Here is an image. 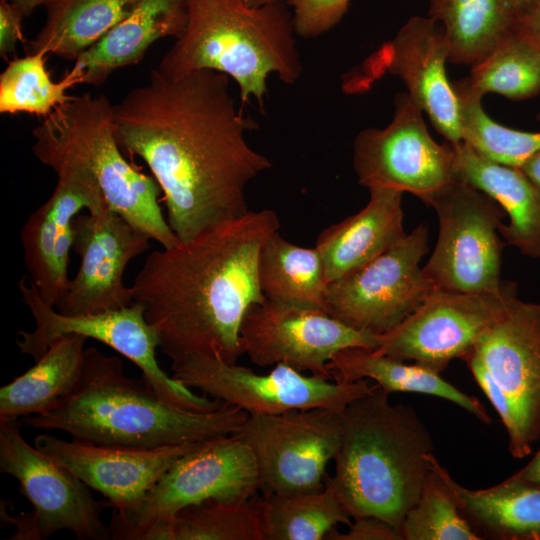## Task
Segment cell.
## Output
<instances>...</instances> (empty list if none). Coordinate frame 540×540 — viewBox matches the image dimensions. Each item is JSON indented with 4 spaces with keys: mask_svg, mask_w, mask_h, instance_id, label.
<instances>
[{
    "mask_svg": "<svg viewBox=\"0 0 540 540\" xmlns=\"http://www.w3.org/2000/svg\"><path fill=\"white\" fill-rule=\"evenodd\" d=\"M113 125L122 151L150 169L182 242L247 213L248 184L272 166L245 138L258 123L236 108L229 77L214 70L169 77L153 69L113 106Z\"/></svg>",
    "mask_w": 540,
    "mask_h": 540,
    "instance_id": "1",
    "label": "cell"
},
{
    "mask_svg": "<svg viewBox=\"0 0 540 540\" xmlns=\"http://www.w3.org/2000/svg\"><path fill=\"white\" fill-rule=\"evenodd\" d=\"M279 228L275 211L249 210L148 254L130 286L132 298L144 306L172 364L193 355L237 363L244 354L243 318L250 306L266 300L258 281L259 253Z\"/></svg>",
    "mask_w": 540,
    "mask_h": 540,
    "instance_id": "2",
    "label": "cell"
},
{
    "mask_svg": "<svg viewBox=\"0 0 540 540\" xmlns=\"http://www.w3.org/2000/svg\"><path fill=\"white\" fill-rule=\"evenodd\" d=\"M247 416L226 404L212 411L171 404L143 377L126 375L119 357L92 346L85 349L72 391L50 411L23 418L22 425L60 430L71 439L93 444L153 449L234 434Z\"/></svg>",
    "mask_w": 540,
    "mask_h": 540,
    "instance_id": "3",
    "label": "cell"
},
{
    "mask_svg": "<svg viewBox=\"0 0 540 540\" xmlns=\"http://www.w3.org/2000/svg\"><path fill=\"white\" fill-rule=\"evenodd\" d=\"M376 383L342 411L331 487L352 518L373 516L398 530L431 471L432 436L417 412L392 404Z\"/></svg>",
    "mask_w": 540,
    "mask_h": 540,
    "instance_id": "4",
    "label": "cell"
},
{
    "mask_svg": "<svg viewBox=\"0 0 540 540\" xmlns=\"http://www.w3.org/2000/svg\"><path fill=\"white\" fill-rule=\"evenodd\" d=\"M289 8L286 2L250 7L244 0H187L186 28L156 69L169 77L223 73L239 85L243 104L253 97L263 109L269 74L293 84L302 73Z\"/></svg>",
    "mask_w": 540,
    "mask_h": 540,
    "instance_id": "5",
    "label": "cell"
},
{
    "mask_svg": "<svg viewBox=\"0 0 540 540\" xmlns=\"http://www.w3.org/2000/svg\"><path fill=\"white\" fill-rule=\"evenodd\" d=\"M32 152L54 172L76 168L100 188L109 209L157 241L163 248L181 241L159 206L155 179L131 163L117 143L113 105L104 95L72 96L33 129Z\"/></svg>",
    "mask_w": 540,
    "mask_h": 540,
    "instance_id": "6",
    "label": "cell"
},
{
    "mask_svg": "<svg viewBox=\"0 0 540 540\" xmlns=\"http://www.w3.org/2000/svg\"><path fill=\"white\" fill-rule=\"evenodd\" d=\"M18 288L35 323L32 331H18L21 339L17 340V345L22 354L37 361L56 339L69 334L82 335L109 346L133 362L152 390L171 404L197 411H212L223 405L206 395L196 394L159 365L156 357L159 340L146 319L142 304L133 302L115 310L66 315L43 300L29 277H22Z\"/></svg>",
    "mask_w": 540,
    "mask_h": 540,
    "instance_id": "7",
    "label": "cell"
},
{
    "mask_svg": "<svg viewBox=\"0 0 540 540\" xmlns=\"http://www.w3.org/2000/svg\"><path fill=\"white\" fill-rule=\"evenodd\" d=\"M19 419H0V472L14 477L21 493L32 505L28 513L5 521L15 526L12 540H43L60 530L79 540H107L110 528L101 518L111 507L95 499L89 487L71 471L23 438Z\"/></svg>",
    "mask_w": 540,
    "mask_h": 540,
    "instance_id": "8",
    "label": "cell"
},
{
    "mask_svg": "<svg viewBox=\"0 0 540 540\" xmlns=\"http://www.w3.org/2000/svg\"><path fill=\"white\" fill-rule=\"evenodd\" d=\"M437 214L438 238L422 268L434 289L463 293H500L504 243L499 238L503 208L474 186L456 180L428 204Z\"/></svg>",
    "mask_w": 540,
    "mask_h": 540,
    "instance_id": "9",
    "label": "cell"
},
{
    "mask_svg": "<svg viewBox=\"0 0 540 540\" xmlns=\"http://www.w3.org/2000/svg\"><path fill=\"white\" fill-rule=\"evenodd\" d=\"M261 490L255 456L236 434L200 443L180 457L149 490L136 510L113 513L111 538L135 540L156 522H173L183 508L206 500H247Z\"/></svg>",
    "mask_w": 540,
    "mask_h": 540,
    "instance_id": "10",
    "label": "cell"
},
{
    "mask_svg": "<svg viewBox=\"0 0 540 540\" xmlns=\"http://www.w3.org/2000/svg\"><path fill=\"white\" fill-rule=\"evenodd\" d=\"M171 369V376L186 387L248 414H279L316 407L342 411L374 386L367 379L347 383L305 375L283 363L259 374L209 355L189 356L171 364Z\"/></svg>",
    "mask_w": 540,
    "mask_h": 540,
    "instance_id": "11",
    "label": "cell"
},
{
    "mask_svg": "<svg viewBox=\"0 0 540 540\" xmlns=\"http://www.w3.org/2000/svg\"><path fill=\"white\" fill-rule=\"evenodd\" d=\"M353 168L358 183L369 190L409 192L426 205L458 180L451 142L438 144L433 140L423 111L407 93L395 96V114L388 126L358 133Z\"/></svg>",
    "mask_w": 540,
    "mask_h": 540,
    "instance_id": "12",
    "label": "cell"
},
{
    "mask_svg": "<svg viewBox=\"0 0 540 540\" xmlns=\"http://www.w3.org/2000/svg\"><path fill=\"white\" fill-rule=\"evenodd\" d=\"M342 411L316 407L248 414L234 434L255 456L263 494L313 492L325 487L326 468L341 443Z\"/></svg>",
    "mask_w": 540,
    "mask_h": 540,
    "instance_id": "13",
    "label": "cell"
},
{
    "mask_svg": "<svg viewBox=\"0 0 540 540\" xmlns=\"http://www.w3.org/2000/svg\"><path fill=\"white\" fill-rule=\"evenodd\" d=\"M427 252L428 230L420 224L363 267L329 283L327 313L375 335L394 329L434 289L420 267Z\"/></svg>",
    "mask_w": 540,
    "mask_h": 540,
    "instance_id": "14",
    "label": "cell"
},
{
    "mask_svg": "<svg viewBox=\"0 0 540 540\" xmlns=\"http://www.w3.org/2000/svg\"><path fill=\"white\" fill-rule=\"evenodd\" d=\"M516 286L500 293H463L433 289L421 305L389 332L379 335L377 353L441 373L462 359L499 319Z\"/></svg>",
    "mask_w": 540,
    "mask_h": 540,
    "instance_id": "15",
    "label": "cell"
},
{
    "mask_svg": "<svg viewBox=\"0 0 540 540\" xmlns=\"http://www.w3.org/2000/svg\"><path fill=\"white\" fill-rule=\"evenodd\" d=\"M463 360L481 365L511 406L512 457L529 456L540 439V305L514 295Z\"/></svg>",
    "mask_w": 540,
    "mask_h": 540,
    "instance_id": "16",
    "label": "cell"
},
{
    "mask_svg": "<svg viewBox=\"0 0 540 540\" xmlns=\"http://www.w3.org/2000/svg\"><path fill=\"white\" fill-rule=\"evenodd\" d=\"M240 336L253 364L283 363L324 379H331L327 363L335 353L348 347L377 349L380 341L379 335L353 329L326 312L268 300L249 307Z\"/></svg>",
    "mask_w": 540,
    "mask_h": 540,
    "instance_id": "17",
    "label": "cell"
},
{
    "mask_svg": "<svg viewBox=\"0 0 540 540\" xmlns=\"http://www.w3.org/2000/svg\"><path fill=\"white\" fill-rule=\"evenodd\" d=\"M449 47L442 27L429 17L413 16L348 78L357 91L384 73L399 77L408 95L434 128L451 142L462 141L459 103L446 73Z\"/></svg>",
    "mask_w": 540,
    "mask_h": 540,
    "instance_id": "18",
    "label": "cell"
},
{
    "mask_svg": "<svg viewBox=\"0 0 540 540\" xmlns=\"http://www.w3.org/2000/svg\"><path fill=\"white\" fill-rule=\"evenodd\" d=\"M150 237L107 208L80 213L73 220L72 249L80 258L77 273L54 307L66 315L124 308L133 303L124 273L131 260L150 248Z\"/></svg>",
    "mask_w": 540,
    "mask_h": 540,
    "instance_id": "19",
    "label": "cell"
},
{
    "mask_svg": "<svg viewBox=\"0 0 540 540\" xmlns=\"http://www.w3.org/2000/svg\"><path fill=\"white\" fill-rule=\"evenodd\" d=\"M202 442L142 449L64 440L49 433L34 438L37 449L101 493L122 516L136 510L166 471Z\"/></svg>",
    "mask_w": 540,
    "mask_h": 540,
    "instance_id": "20",
    "label": "cell"
},
{
    "mask_svg": "<svg viewBox=\"0 0 540 540\" xmlns=\"http://www.w3.org/2000/svg\"><path fill=\"white\" fill-rule=\"evenodd\" d=\"M55 173L53 193L28 217L20 235L28 277L53 307L70 279L73 220L84 209L99 212L109 208L96 182L83 171L61 168Z\"/></svg>",
    "mask_w": 540,
    "mask_h": 540,
    "instance_id": "21",
    "label": "cell"
},
{
    "mask_svg": "<svg viewBox=\"0 0 540 540\" xmlns=\"http://www.w3.org/2000/svg\"><path fill=\"white\" fill-rule=\"evenodd\" d=\"M369 192V201L363 209L318 235L315 248L321 256L328 283L363 267L406 235L403 192L390 188Z\"/></svg>",
    "mask_w": 540,
    "mask_h": 540,
    "instance_id": "22",
    "label": "cell"
},
{
    "mask_svg": "<svg viewBox=\"0 0 540 540\" xmlns=\"http://www.w3.org/2000/svg\"><path fill=\"white\" fill-rule=\"evenodd\" d=\"M451 144L458 180L487 194L508 215L509 223L498 228L506 243L540 258V188L518 167L494 162L463 140Z\"/></svg>",
    "mask_w": 540,
    "mask_h": 540,
    "instance_id": "23",
    "label": "cell"
},
{
    "mask_svg": "<svg viewBox=\"0 0 540 540\" xmlns=\"http://www.w3.org/2000/svg\"><path fill=\"white\" fill-rule=\"evenodd\" d=\"M186 24L187 0H137L129 14L80 55L72 68L82 83L101 85L115 70L140 62L155 41L179 38Z\"/></svg>",
    "mask_w": 540,
    "mask_h": 540,
    "instance_id": "24",
    "label": "cell"
},
{
    "mask_svg": "<svg viewBox=\"0 0 540 540\" xmlns=\"http://www.w3.org/2000/svg\"><path fill=\"white\" fill-rule=\"evenodd\" d=\"M427 458L480 539L540 540L539 485L510 476L495 486L472 490L456 482L433 453Z\"/></svg>",
    "mask_w": 540,
    "mask_h": 540,
    "instance_id": "25",
    "label": "cell"
},
{
    "mask_svg": "<svg viewBox=\"0 0 540 540\" xmlns=\"http://www.w3.org/2000/svg\"><path fill=\"white\" fill-rule=\"evenodd\" d=\"M331 379L336 382H355L372 379L384 391L410 392L433 395L448 400L484 424L491 418L485 406L475 396H470L444 380L440 373L419 364L377 353L374 349L348 347L335 353L327 363Z\"/></svg>",
    "mask_w": 540,
    "mask_h": 540,
    "instance_id": "26",
    "label": "cell"
},
{
    "mask_svg": "<svg viewBox=\"0 0 540 540\" xmlns=\"http://www.w3.org/2000/svg\"><path fill=\"white\" fill-rule=\"evenodd\" d=\"M88 338L69 334L56 339L35 365L0 389V419L41 415L74 388Z\"/></svg>",
    "mask_w": 540,
    "mask_h": 540,
    "instance_id": "27",
    "label": "cell"
},
{
    "mask_svg": "<svg viewBox=\"0 0 540 540\" xmlns=\"http://www.w3.org/2000/svg\"><path fill=\"white\" fill-rule=\"evenodd\" d=\"M257 272L266 300L327 313L329 283L315 247L293 244L276 231L260 250Z\"/></svg>",
    "mask_w": 540,
    "mask_h": 540,
    "instance_id": "28",
    "label": "cell"
},
{
    "mask_svg": "<svg viewBox=\"0 0 540 540\" xmlns=\"http://www.w3.org/2000/svg\"><path fill=\"white\" fill-rule=\"evenodd\" d=\"M137 0H51L43 27L27 53L44 52L76 60L132 10Z\"/></svg>",
    "mask_w": 540,
    "mask_h": 540,
    "instance_id": "29",
    "label": "cell"
},
{
    "mask_svg": "<svg viewBox=\"0 0 540 540\" xmlns=\"http://www.w3.org/2000/svg\"><path fill=\"white\" fill-rule=\"evenodd\" d=\"M510 0H429L428 17L443 29L449 61L472 65L511 30Z\"/></svg>",
    "mask_w": 540,
    "mask_h": 540,
    "instance_id": "30",
    "label": "cell"
},
{
    "mask_svg": "<svg viewBox=\"0 0 540 540\" xmlns=\"http://www.w3.org/2000/svg\"><path fill=\"white\" fill-rule=\"evenodd\" d=\"M265 540H324L338 524H351V515L335 491L268 493L259 496Z\"/></svg>",
    "mask_w": 540,
    "mask_h": 540,
    "instance_id": "31",
    "label": "cell"
},
{
    "mask_svg": "<svg viewBox=\"0 0 540 540\" xmlns=\"http://www.w3.org/2000/svg\"><path fill=\"white\" fill-rule=\"evenodd\" d=\"M471 67L465 80L480 96L524 100L540 93V53L512 29Z\"/></svg>",
    "mask_w": 540,
    "mask_h": 540,
    "instance_id": "32",
    "label": "cell"
},
{
    "mask_svg": "<svg viewBox=\"0 0 540 540\" xmlns=\"http://www.w3.org/2000/svg\"><path fill=\"white\" fill-rule=\"evenodd\" d=\"M46 53H27L10 61L0 75V112H25L46 117L72 96L67 91L82 83L72 68L60 81H53L46 67Z\"/></svg>",
    "mask_w": 540,
    "mask_h": 540,
    "instance_id": "33",
    "label": "cell"
},
{
    "mask_svg": "<svg viewBox=\"0 0 540 540\" xmlns=\"http://www.w3.org/2000/svg\"><path fill=\"white\" fill-rule=\"evenodd\" d=\"M459 103L462 140L488 159L519 167L540 151V132L521 131L493 121L484 111L482 96L474 92L465 78L453 83Z\"/></svg>",
    "mask_w": 540,
    "mask_h": 540,
    "instance_id": "34",
    "label": "cell"
},
{
    "mask_svg": "<svg viewBox=\"0 0 540 540\" xmlns=\"http://www.w3.org/2000/svg\"><path fill=\"white\" fill-rule=\"evenodd\" d=\"M173 540H265L259 496L247 500H206L181 509Z\"/></svg>",
    "mask_w": 540,
    "mask_h": 540,
    "instance_id": "35",
    "label": "cell"
},
{
    "mask_svg": "<svg viewBox=\"0 0 540 540\" xmlns=\"http://www.w3.org/2000/svg\"><path fill=\"white\" fill-rule=\"evenodd\" d=\"M401 534L403 540H481L432 468L417 503L404 518Z\"/></svg>",
    "mask_w": 540,
    "mask_h": 540,
    "instance_id": "36",
    "label": "cell"
},
{
    "mask_svg": "<svg viewBox=\"0 0 540 540\" xmlns=\"http://www.w3.org/2000/svg\"><path fill=\"white\" fill-rule=\"evenodd\" d=\"M296 35L318 37L334 28L346 14L350 0H287Z\"/></svg>",
    "mask_w": 540,
    "mask_h": 540,
    "instance_id": "37",
    "label": "cell"
},
{
    "mask_svg": "<svg viewBox=\"0 0 540 540\" xmlns=\"http://www.w3.org/2000/svg\"><path fill=\"white\" fill-rule=\"evenodd\" d=\"M346 532L332 529L325 540H403L401 531L373 516L353 518Z\"/></svg>",
    "mask_w": 540,
    "mask_h": 540,
    "instance_id": "38",
    "label": "cell"
},
{
    "mask_svg": "<svg viewBox=\"0 0 540 540\" xmlns=\"http://www.w3.org/2000/svg\"><path fill=\"white\" fill-rule=\"evenodd\" d=\"M23 18L9 0H0V55L2 58H7L12 54L18 41H22Z\"/></svg>",
    "mask_w": 540,
    "mask_h": 540,
    "instance_id": "39",
    "label": "cell"
},
{
    "mask_svg": "<svg viewBox=\"0 0 540 540\" xmlns=\"http://www.w3.org/2000/svg\"><path fill=\"white\" fill-rule=\"evenodd\" d=\"M511 29L540 53V0H532L517 9Z\"/></svg>",
    "mask_w": 540,
    "mask_h": 540,
    "instance_id": "40",
    "label": "cell"
},
{
    "mask_svg": "<svg viewBox=\"0 0 540 540\" xmlns=\"http://www.w3.org/2000/svg\"><path fill=\"white\" fill-rule=\"evenodd\" d=\"M511 477L540 486V449L523 468Z\"/></svg>",
    "mask_w": 540,
    "mask_h": 540,
    "instance_id": "41",
    "label": "cell"
},
{
    "mask_svg": "<svg viewBox=\"0 0 540 540\" xmlns=\"http://www.w3.org/2000/svg\"><path fill=\"white\" fill-rule=\"evenodd\" d=\"M518 168L540 188V151L528 157Z\"/></svg>",
    "mask_w": 540,
    "mask_h": 540,
    "instance_id": "42",
    "label": "cell"
},
{
    "mask_svg": "<svg viewBox=\"0 0 540 540\" xmlns=\"http://www.w3.org/2000/svg\"><path fill=\"white\" fill-rule=\"evenodd\" d=\"M23 15L29 16L36 8L46 6L51 0H9Z\"/></svg>",
    "mask_w": 540,
    "mask_h": 540,
    "instance_id": "43",
    "label": "cell"
},
{
    "mask_svg": "<svg viewBox=\"0 0 540 540\" xmlns=\"http://www.w3.org/2000/svg\"><path fill=\"white\" fill-rule=\"evenodd\" d=\"M245 3L250 7H260L266 4L276 3V2H286L287 0H244Z\"/></svg>",
    "mask_w": 540,
    "mask_h": 540,
    "instance_id": "44",
    "label": "cell"
},
{
    "mask_svg": "<svg viewBox=\"0 0 540 540\" xmlns=\"http://www.w3.org/2000/svg\"><path fill=\"white\" fill-rule=\"evenodd\" d=\"M532 0H510L511 4L513 5L515 11L519 9L520 7L526 5Z\"/></svg>",
    "mask_w": 540,
    "mask_h": 540,
    "instance_id": "45",
    "label": "cell"
},
{
    "mask_svg": "<svg viewBox=\"0 0 540 540\" xmlns=\"http://www.w3.org/2000/svg\"><path fill=\"white\" fill-rule=\"evenodd\" d=\"M537 119L540 121V113L537 115Z\"/></svg>",
    "mask_w": 540,
    "mask_h": 540,
    "instance_id": "46",
    "label": "cell"
}]
</instances>
